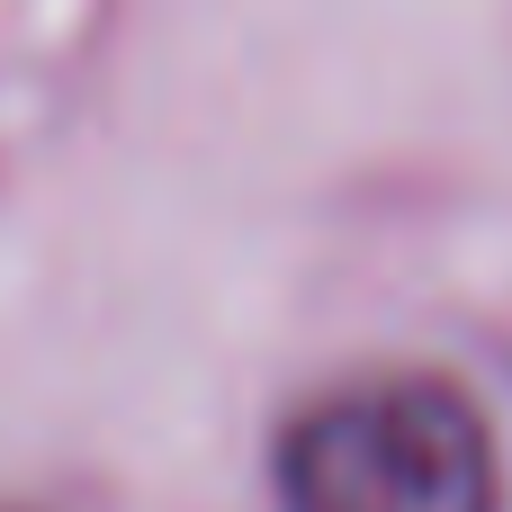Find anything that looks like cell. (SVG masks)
<instances>
[{
	"mask_svg": "<svg viewBox=\"0 0 512 512\" xmlns=\"http://www.w3.org/2000/svg\"><path fill=\"white\" fill-rule=\"evenodd\" d=\"M288 512H495V432L450 378H360L279 432Z\"/></svg>",
	"mask_w": 512,
	"mask_h": 512,
	"instance_id": "obj_1",
	"label": "cell"
}]
</instances>
